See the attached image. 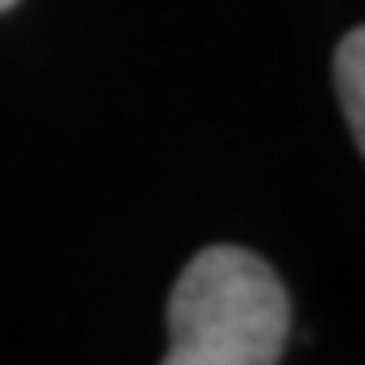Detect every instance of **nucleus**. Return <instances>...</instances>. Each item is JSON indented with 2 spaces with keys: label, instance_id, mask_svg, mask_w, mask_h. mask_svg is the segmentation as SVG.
Wrapping results in <instances>:
<instances>
[{
  "label": "nucleus",
  "instance_id": "obj_1",
  "mask_svg": "<svg viewBox=\"0 0 365 365\" xmlns=\"http://www.w3.org/2000/svg\"><path fill=\"white\" fill-rule=\"evenodd\" d=\"M291 339V295L259 255L207 247L168 299V365H273Z\"/></svg>",
  "mask_w": 365,
  "mask_h": 365
},
{
  "label": "nucleus",
  "instance_id": "obj_2",
  "mask_svg": "<svg viewBox=\"0 0 365 365\" xmlns=\"http://www.w3.org/2000/svg\"><path fill=\"white\" fill-rule=\"evenodd\" d=\"M334 93L356 137V150L365 154V27L348 31L334 48Z\"/></svg>",
  "mask_w": 365,
  "mask_h": 365
},
{
  "label": "nucleus",
  "instance_id": "obj_3",
  "mask_svg": "<svg viewBox=\"0 0 365 365\" xmlns=\"http://www.w3.org/2000/svg\"><path fill=\"white\" fill-rule=\"evenodd\" d=\"M9 5H14V0H0V9H9Z\"/></svg>",
  "mask_w": 365,
  "mask_h": 365
}]
</instances>
